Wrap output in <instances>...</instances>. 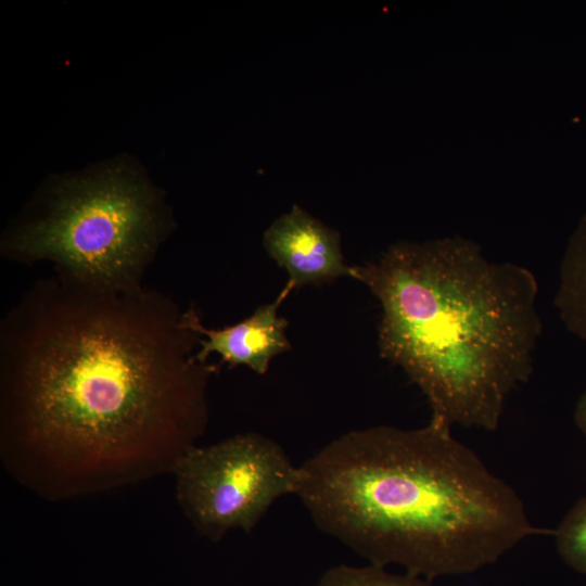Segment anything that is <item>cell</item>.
Returning <instances> with one entry per match:
<instances>
[{"label": "cell", "instance_id": "6da1fadb", "mask_svg": "<svg viewBox=\"0 0 586 586\" xmlns=\"http://www.w3.org/2000/svg\"><path fill=\"white\" fill-rule=\"evenodd\" d=\"M160 353L145 334L107 318L51 334L12 387L5 469L50 500L173 473L204 433L208 371Z\"/></svg>", "mask_w": 586, "mask_h": 586}, {"label": "cell", "instance_id": "7a4b0ae2", "mask_svg": "<svg viewBox=\"0 0 586 586\" xmlns=\"http://www.w3.org/2000/svg\"><path fill=\"white\" fill-rule=\"evenodd\" d=\"M298 470L295 496L320 531L372 565L426 581L473 573L531 536L553 535L437 419L347 432Z\"/></svg>", "mask_w": 586, "mask_h": 586}, {"label": "cell", "instance_id": "3957f363", "mask_svg": "<svg viewBox=\"0 0 586 586\" xmlns=\"http://www.w3.org/2000/svg\"><path fill=\"white\" fill-rule=\"evenodd\" d=\"M381 305V356L426 397L431 418L495 431L533 372L542 334L534 273L473 243H399L355 266Z\"/></svg>", "mask_w": 586, "mask_h": 586}, {"label": "cell", "instance_id": "277c9868", "mask_svg": "<svg viewBox=\"0 0 586 586\" xmlns=\"http://www.w3.org/2000/svg\"><path fill=\"white\" fill-rule=\"evenodd\" d=\"M157 225L151 189L132 169L114 165L63 181L49 213L21 229L14 246L91 282L116 285L151 250Z\"/></svg>", "mask_w": 586, "mask_h": 586}, {"label": "cell", "instance_id": "5b68a950", "mask_svg": "<svg viewBox=\"0 0 586 586\" xmlns=\"http://www.w3.org/2000/svg\"><path fill=\"white\" fill-rule=\"evenodd\" d=\"M173 474L184 515L217 542L234 528L250 533L277 499L295 495L300 470L276 441L246 432L194 446Z\"/></svg>", "mask_w": 586, "mask_h": 586}, {"label": "cell", "instance_id": "8992f818", "mask_svg": "<svg viewBox=\"0 0 586 586\" xmlns=\"http://www.w3.org/2000/svg\"><path fill=\"white\" fill-rule=\"evenodd\" d=\"M268 254L285 269L288 284L277 300L293 290L320 284L341 277L355 279V267L347 265L339 233L298 206L277 218L264 233Z\"/></svg>", "mask_w": 586, "mask_h": 586}, {"label": "cell", "instance_id": "52a82bcc", "mask_svg": "<svg viewBox=\"0 0 586 586\" xmlns=\"http://www.w3.org/2000/svg\"><path fill=\"white\" fill-rule=\"evenodd\" d=\"M280 301L258 307L243 321L220 329H205L191 310L181 319V326L204 334L201 349L194 359L204 364L211 353H217L231 366L244 365L259 374L267 372L271 359L291 347L286 339L288 322L278 315Z\"/></svg>", "mask_w": 586, "mask_h": 586}, {"label": "cell", "instance_id": "ba28073f", "mask_svg": "<svg viewBox=\"0 0 586 586\" xmlns=\"http://www.w3.org/2000/svg\"><path fill=\"white\" fill-rule=\"evenodd\" d=\"M553 301L566 330L586 341V217L563 255Z\"/></svg>", "mask_w": 586, "mask_h": 586}, {"label": "cell", "instance_id": "9c48e42d", "mask_svg": "<svg viewBox=\"0 0 586 586\" xmlns=\"http://www.w3.org/2000/svg\"><path fill=\"white\" fill-rule=\"evenodd\" d=\"M315 586H431L429 581L410 574L395 575L385 568L337 565L331 568Z\"/></svg>", "mask_w": 586, "mask_h": 586}, {"label": "cell", "instance_id": "30bf717a", "mask_svg": "<svg viewBox=\"0 0 586 586\" xmlns=\"http://www.w3.org/2000/svg\"><path fill=\"white\" fill-rule=\"evenodd\" d=\"M562 559L586 574V496L579 499L553 531Z\"/></svg>", "mask_w": 586, "mask_h": 586}, {"label": "cell", "instance_id": "8fae6325", "mask_svg": "<svg viewBox=\"0 0 586 586\" xmlns=\"http://www.w3.org/2000/svg\"><path fill=\"white\" fill-rule=\"evenodd\" d=\"M574 419L579 430L586 435V391L576 404Z\"/></svg>", "mask_w": 586, "mask_h": 586}]
</instances>
